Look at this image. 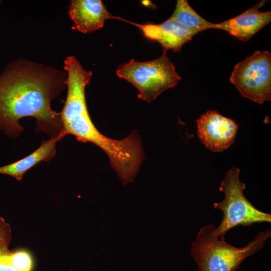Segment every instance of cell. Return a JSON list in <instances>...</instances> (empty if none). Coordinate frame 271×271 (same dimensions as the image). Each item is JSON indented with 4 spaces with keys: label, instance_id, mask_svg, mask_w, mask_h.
<instances>
[{
    "label": "cell",
    "instance_id": "1",
    "mask_svg": "<svg viewBox=\"0 0 271 271\" xmlns=\"http://www.w3.org/2000/svg\"><path fill=\"white\" fill-rule=\"evenodd\" d=\"M67 78L65 71L25 59L9 63L0 75V130L17 138L24 129L20 120L32 117L37 131L51 138L64 135L60 112L51 103L66 86Z\"/></svg>",
    "mask_w": 271,
    "mask_h": 271
},
{
    "label": "cell",
    "instance_id": "2",
    "mask_svg": "<svg viewBox=\"0 0 271 271\" xmlns=\"http://www.w3.org/2000/svg\"><path fill=\"white\" fill-rule=\"evenodd\" d=\"M64 64L67 94L60 115L64 136L71 134L79 142L96 145L108 156L113 169L125 166L134 154L132 139L128 136L114 140L100 132L90 118L85 98V88L90 83L92 72L84 69L73 56L67 57Z\"/></svg>",
    "mask_w": 271,
    "mask_h": 271
},
{
    "label": "cell",
    "instance_id": "3",
    "mask_svg": "<svg viewBox=\"0 0 271 271\" xmlns=\"http://www.w3.org/2000/svg\"><path fill=\"white\" fill-rule=\"evenodd\" d=\"M215 228L213 224L202 227L192 243L190 253L199 271H235L247 257L260 250L271 236L267 229L258 233L246 246L237 247L217 236Z\"/></svg>",
    "mask_w": 271,
    "mask_h": 271
},
{
    "label": "cell",
    "instance_id": "4",
    "mask_svg": "<svg viewBox=\"0 0 271 271\" xmlns=\"http://www.w3.org/2000/svg\"><path fill=\"white\" fill-rule=\"evenodd\" d=\"M239 174V169L235 167L226 173L219 188L224 193V198L222 201L213 204L214 208L221 210L223 214L220 223L214 230L220 238L224 239L226 233L238 225L271 222V214L257 209L244 195L245 184L240 180Z\"/></svg>",
    "mask_w": 271,
    "mask_h": 271
},
{
    "label": "cell",
    "instance_id": "5",
    "mask_svg": "<svg viewBox=\"0 0 271 271\" xmlns=\"http://www.w3.org/2000/svg\"><path fill=\"white\" fill-rule=\"evenodd\" d=\"M116 74L137 88L139 99L149 103L164 91L174 87L181 80L165 51L153 60L140 62L131 59L120 65Z\"/></svg>",
    "mask_w": 271,
    "mask_h": 271
},
{
    "label": "cell",
    "instance_id": "6",
    "mask_svg": "<svg viewBox=\"0 0 271 271\" xmlns=\"http://www.w3.org/2000/svg\"><path fill=\"white\" fill-rule=\"evenodd\" d=\"M245 98L258 104L271 99V54L256 51L237 63L229 78Z\"/></svg>",
    "mask_w": 271,
    "mask_h": 271
},
{
    "label": "cell",
    "instance_id": "7",
    "mask_svg": "<svg viewBox=\"0 0 271 271\" xmlns=\"http://www.w3.org/2000/svg\"><path fill=\"white\" fill-rule=\"evenodd\" d=\"M196 122L198 137L210 151H222L234 143L238 124L217 110L207 111L196 120Z\"/></svg>",
    "mask_w": 271,
    "mask_h": 271
},
{
    "label": "cell",
    "instance_id": "8",
    "mask_svg": "<svg viewBox=\"0 0 271 271\" xmlns=\"http://www.w3.org/2000/svg\"><path fill=\"white\" fill-rule=\"evenodd\" d=\"M122 21L139 28L147 39L158 42L165 52L171 49L174 52H180L182 46L198 33L170 18L159 24H140L123 19Z\"/></svg>",
    "mask_w": 271,
    "mask_h": 271
},
{
    "label": "cell",
    "instance_id": "9",
    "mask_svg": "<svg viewBox=\"0 0 271 271\" xmlns=\"http://www.w3.org/2000/svg\"><path fill=\"white\" fill-rule=\"evenodd\" d=\"M68 10L75 28L84 34L100 29L106 20L122 19L109 13L101 0H72Z\"/></svg>",
    "mask_w": 271,
    "mask_h": 271
},
{
    "label": "cell",
    "instance_id": "10",
    "mask_svg": "<svg viewBox=\"0 0 271 271\" xmlns=\"http://www.w3.org/2000/svg\"><path fill=\"white\" fill-rule=\"evenodd\" d=\"M266 2L267 1H261L238 16L220 23L214 24L213 29L227 32L240 41H247L271 21L270 11H258Z\"/></svg>",
    "mask_w": 271,
    "mask_h": 271
},
{
    "label": "cell",
    "instance_id": "11",
    "mask_svg": "<svg viewBox=\"0 0 271 271\" xmlns=\"http://www.w3.org/2000/svg\"><path fill=\"white\" fill-rule=\"evenodd\" d=\"M64 136L51 138L42 142L41 146L26 157L14 163L0 167V174L11 176L17 181H21L24 174L39 163L48 162L56 154V143Z\"/></svg>",
    "mask_w": 271,
    "mask_h": 271
},
{
    "label": "cell",
    "instance_id": "12",
    "mask_svg": "<svg viewBox=\"0 0 271 271\" xmlns=\"http://www.w3.org/2000/svg\"><path fill=\"white\" fill-rule=\"evenodd\" d=\"M9 245H0V271H33L34 263L31 253L24 248L12 251Z\"/></svg>",
    "mask_w": 271,
    "mask_h": 271
},
{
    "label": "cell",
    "instance_id": "13",
    "mask_svg": "<svg viewBox=\"0 0 271 271\" xmlns=\"http://www.w3.org/2000/svg\"><path fill=\"white\" fill-rule=\"evenodd\" d=\"M170 19L198 33L208 29H213L214 23H211L197 14L186 0H178L176 8Z\"/></svg>",
    "mask_w": 271,
    "mask_h": 271
},
{
    "label": "cell",
    "instance_id": "14",
    "mask_svg": "<svg viewBox=\"0 0 271 271\" xmlns=\"http://www.w3.org/2000/svg\"><path fill=\"white\" fill-rule=\"evenodd\" d=\"M12 238L10 224L0 216V245L5 243L10 244Z\"/></svg>",
    "mask_w": 271,
    "mask_h": 271
},
{
    "label": "cell",
    "instance_id": "15",
    "mask_svg": "<svg viewBox=\"0 0 271 271\" xmlns=\"http://www.w3.org/2000/svg\"><path fill=\"white\" fill-rule=\"evenodd\" d=\"M1 2H2V1L0 0V5H1Z\"/></svg>",
    "mask_w": 271,
    "mask_h": 271
}]
</instances>
